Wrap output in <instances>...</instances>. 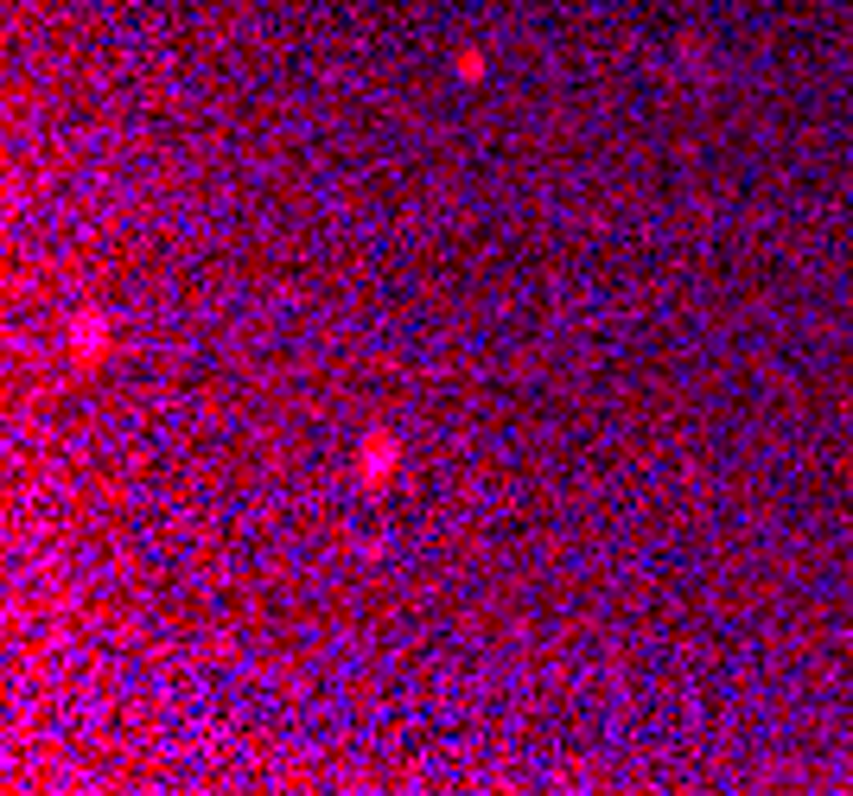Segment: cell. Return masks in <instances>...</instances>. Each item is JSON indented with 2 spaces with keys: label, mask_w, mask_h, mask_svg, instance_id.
<instances>
[{
  "label": "cell",
  "mask_w": 853,
  "mask_h": 796,
  "mask_svg": "<svg viewBox=\"0 0 853 796\" xmlns=\"http://www.w3.org/2000/svg\"><path fill=\"white\" fill-rule=\"evenodd\" d=\"M395 465H402V434H395V427H370V434L357 440V484L363 491H382V484L395 478Z\"/></svg>",
  "instance_id": "6da1fadb"
},
{
  "label": "cell",
  "mask_w": 853,
  "mask_h": 796,
  "mask_svg": "<svg viewBox=\"0 0 853 796\" xmlns=\"http://www.w3.org/2000/svg\"><path fill=\"white\" fill-rule=\"evenodd\" d=\"M109 313H96V306H83V313L71 319V370L83 376V370H96L102 357H109Z\"/></svg>",
  "instance_id": "7a4b0ae2"
},
{
  "label": "cell",
  "mask_w": 853,
  "mask_h": 796,
  "mask_svg": "<svg viewBox=\"0 0 853 796\" xmlns=\"http://www.w3.org/2000/svg\"><path fill=\"white\" fill-rule=\"evenodd\" d=\"M452 71H459V83H478V77H484V51H478V45H465L459 58H452Z\"/></svg>",
  "instance_id": "3957f363"
}]
</instances>
